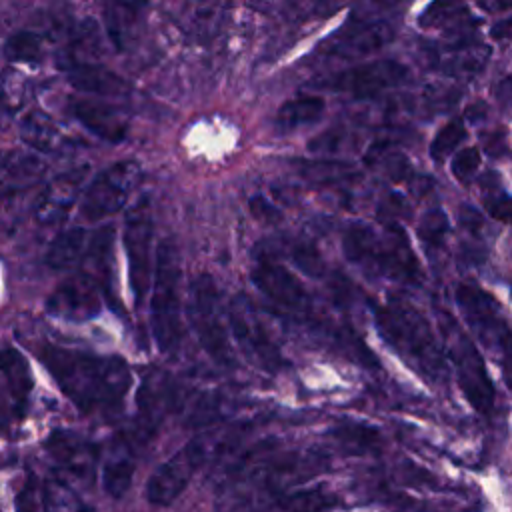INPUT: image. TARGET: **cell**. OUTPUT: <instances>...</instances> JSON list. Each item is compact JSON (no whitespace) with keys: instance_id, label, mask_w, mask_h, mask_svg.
Segmentation results:
<instances>
[{"instance_id":"1","label":"cell","mask_w":512,"mask_h":512,"mask_svg":"<svg viewBox=\"0 0 512 512\" xmlns=\"http://www.w3.org/2000/svg\"><path fill=\"white\" fill-rule=\"evenodd\" d=\"M326 466L318 454L256 446L230 466L228 480L220 490V512H258L270 500L282 496Z\"/></svg>"},{"instance_id":"2","label":"cell","mask_w":512,"mask_h":512,"mask_svg":"<svg viewBox=\"0 0 512 512\" xmlns=\"http://www.w3.org/2000/svg\"><path fill=\"white\" fill-rule=\"evenodd\" d=\"M40 360L64 396L82 412L120 404L132 386V372L120 356L104 358L46 346L40 352Z\"/></svg>"},{"instance_id":"3","label":"cell","mask_w":512,"mask_h":512,"mask_svg":"<svg viewBox=\"0 0 512 512\" xmlns=\"http://www.w3.org/2000/svg\"><path fill=\"white\" fill-rule=\"evenodd\" d=\"M372 316L380 338L428 380H444L448 368L426 318L406 302H384L372 306Z\"/></svg>"},{"instance_id":"4","label":"cell","mask_w":512,"mask_h":512,"mask_svg":"<svg viewBox=\"0 0 512 512\" xmlns=\"http://www.w3.org/2000/svg\"><path fill=\"white\" fill-rule=\"evenodd\" d=\"M342 250L350 262L376 274L404 282H420L422 278L410 240L396 224H386L382 232L366 224H352L344 232Z\"/></svg>"},{"instance_id":"5","label":"cell","mask_w":512,"mask_h":512,"mask_svg":"<svg viewBox=\"0 0 512 512\" xmlns=\"http://www.w3.org/2000/svg\"><path fill=\"white\" fill-rule=\"evenodd\" d=\"M180 256L172 240H162L150 286V324L152 334L162 352H172L180 342L182 300H180Z\"/></svg>"},{"instance_id":"6","label":"cell","mask_w":512,"mask_h":512,"mask_svg":"<svg viewBox=\"0 0 512 512\" xmlns=\"http://www.w3.org/2000/svg\"><path fill=\"white\" fill-rule=\"evenodd\" d=\"M438 324L462 394L476 412L490 414L496 402V388L476 344L462 332L450 312L438 310Z\"/></svg>"},{"instance_id":"7","label":"cell","mask_w":512,"mask_h":512,"mask_svg":"<svg viewBox=\"0 0 512 512\" xmlns=\"http://www.w3.org/2000/svg\"><path fill=\"white\" fill-rule=\"evenodd\" d=\"M454 298L478 340L498 354L506 374H512V328L498 300L474 284H458Z\"/></svg>"},{"instance_id":"8","label":"cell","mask_w":512,"mask_h":512,"mask_svg":"<svg viewBox=\"0 0 512 512\" xmlns=\"http://www.w3.org/2000/svg\"><path fill=\"white\" fill-rule=\"evenodd\" d=\"M188 318L202 348L222 366L234 364L230 334L226 330L218 286L210 274H200L188 290Z\"/></svg>"},{"instance_id":"9","label":"cell","mask_w":512,"mask_h":512,"mask_svg":"<svg viewBox=\"0 0 512 512\" xmlns=\"http://www.w3.org/2000/svg\"><path fill=\"white\" fill-rule=\"evenodd\" d=\"M138 180L140 168L132 160L108 166L84 190L80 200V214L86 220H102L122 210L138 186Z\"/></svg>"},{"instance_id":"10","label":"cell","mask_w":512,"mask_h":512,"mask_svg":"<svg viewBox=\"0 0 512 512\" xmlns=\"http://www.w3.org/2000/svg\"><path fill=\"white\" fill-rule=\"evenodd\" d=\"M152 216L146 202H140L134 206L124 220V248H126V260H128V280L134 294L136 306L144 302V298L150 292L152 286Z\"/></svg>"},{"instance_id":"11","label":"cell","mask_w":512,"mask_h":512,"mask_svg":"<svg viewBox=\"0 0 512 512\" xmlns=\"http://www.w3.org/2000/svg\"><path fill=\"white\" fill-rule=\"evenodd\" d=\"M206 462V456L192 438L186 446H182L174 456H170L166 462H162L146 484V496L150 504L154 506H170L188 486L194 472L202 468Z\"/></svg>"},{"instance_id":"12","label":"cell","mask_w":512,"mask_h":512,"mask_svg":"<svg viewBox=\"0 0 512 512\" xmlns=\"http://www.w3.org/2000/svg\"><path fill=\"white\" fill-rule=\"evenodd\" d=\"M228 324L232 328L234 340L248 358H252L266 370H278L282 366L280 350L270 340L252 302L246 300L242 294H238L230 302Z\"/></svg>"},{"instance_id":"13","label":"cell","mask_w":512,"mask_h":512,"mask_svg":"<svg viewBox=\"0 0 512 512\" xmlns=\"http://www.w3.org/2000/svg\"><path fill=\"white\" fill-rule=\"evenodd\" d=\"M406 76L408 68L402 62L376 60L336 72L326 82H322V86L332 92L350 94L354 98H370L398 86Z\"/></svg>"},{"instance_id":"14","label":"cell","mask_w":512,"mask_h":512,"mask_svg":"<svg viewBox=\"0 0 512 512\" xmlns=\"http://www.w3.org/2000/svg\"><path fill=\"white\" fill-rule=\"evenodd\" d=\"M252 282L254 286L266 294L276 304L288 308L294 314H310L312 304L310 296L300 284V280L282 264H276L272 260H260L252 268Z\"/></svg>"},{"instance_id":"15","label":"cell","mask_w":512,"mask_h":512,"mask_svg":"<svg viewBox=\"0 0 512 512\" xmlns=\"http://www.w3.org/2000/svg\"><path fill=\"white\" fill-rule=\"evenodd\" d=\"M46 308L52 316L66 320H88L98 316L102 298L96 280L84 272L68 278L50 294Z\"/></svg>"},{"instance_id":"16","label":"cell","mask_w":512,"mask_h":512,"mask_svg":"<svg viewBox=\"0 0 512 512\" xmlns=\"http://www.w3.org/2000/svg\"><path fill=\"white\" fill-rule=\"evenodd\" d=\"M70 108L74 118L102 140L120 142L128 132L126 114L108 102L94 98H76Z\"/></svg>"},{"instance_id":"17","label":"cell","mask_w":512,"mask_h":512,"mask_svg":"<svg viewBox=\"0 0 512 512\" xmlns=\"http://www.w3.org/2000/svg\"><path fill=\"white\" fill-rule=\"evenodd\" d=\"M46 448L64 470L80 478H88L94 474L98 462V448L92 442L82 440L70 432H54L46 440Z\"/></svg>"},{"instance_id":"18","label":"cell","mask_w":512,"mask_h":512,"mask_svg":"<svg viewBox=\"0 0 512 512\" xmlns=\"http://www.w3.org/2000/svg\"><path fill=\"white\" fill-rule=\"evenodd\" d=\"M136 472L134 448L124 438H114L104 452L102 462V486L112 498H120L128 492Z\"/></svg>"},{"instance_id":"19","label":"cell","mask_w":512,"mask_h":512,"mask_svg":"<svg viewBox=\"0 0 512 512\" xmlns=\"http://www.w3.org/2000/svg\"><path fill=\"white\" fill-rule=\"evenodd\" d=\"M82 178L84 172H68L50 182L36 204V218L42 224L60 222L78 198Z\"/></svg>"},{"instance_id":"20","label":"cell","mask_w":512,"mask_h":512,"mask_svg":"<svg viewBox=\"0 0 512 512\" xmlns=\"http://www.w3.org/2000/svg\"><path fill=\"white\" fill-rule=\"evenodd\" d=\"M392 38L394 30L386 22H370L338 34L330 52L340 58H358L386 46Z\"/></svg>"},{"instance_id":"21","label":"cell","mask_w":512,"mask_h":512,"mask_svg":"<svg viewBox=\"0 0 512 512\" xmlns=\"http://www.w3.org/2000/svg\"><path fill=\"white\" fill-rule=\"evenodd\" d=\"M138 418L136 432L140 438H148L154 434L158 422L162 420L166 408L172 402V394L166 380L146 378V382L138 390Z\"/></svg>"},{"instance_id":"22","label":"cell","mask_w":512,"mask_h":512,"mask_svg":"<svg viewBox=\"0 0 512 512\" xmlns=\"http://www.w3.org/2000/svg\"><path fill=\"white\" fill-rule=\"evenodd\" d=\"M68 82L84 94L120 96L128 92V84L124 82V78L116 76L106 68L86 62H78L68 70Z\"/></svg>"},{"instance_id":"23","label":"cell","mask_w":512,"mask_h":512,"mask_svg":"<svg viewBox=\"0 0 512 512\" xmlns=\"http://www.w3.org/2000/svg\"><path fill=\"white\" fill-rule=\"evenodd\" d=\"M102 10L110 40L116 48H124L140 20L142 0H102Z\"/></svg>"},{"instance_id":"24","label":"cell","mask_w":512,"mask_h":512,"mask_svg":"<svg viewBox=\"0 0 512 512\" xmlns=\"http://www.w3.org/2000/svg\"><path fill=\"white\" fill-rule=\"evenodd\" d=\"M90 238L84 228H68L60 232L46 250V264L52 270H70L88 252Z\"/></svg>"},{"instance_id":"25","label":"cell","mask_w":512,"mask_h":512,"mask_svg":"<svg viewBox=\"0 0 512 512\" xmlns=\"http://www.w3.org/2000/svg\"><path fill=\"white\" fill-rule=\"evenodd\" d=\"M0 372L16 404H24L32 390V372L26 358L12 346L0 348Z\"/></svg>"},{"instance_id":"26","label":"cell","mask_w":512,"mask_h":512,"mask_svg":"<svg viewBox=\"0 0 512 512\" xmlns=\"http://www.w3.org/2000/svg\"><path fill=\"white\" fill-rule=\"evenodd\" d=\"M324 114V100L320 96H296L284 102L278 110V124L282 128H298L314 124Z\"/></svg>"},{"instance_id":"27","label":"cell","mask_w":512,"mask_h":512,"mask_svg":"<svg viewBox=\"0 0 512 512\" xmlns=\"http://www.w3.org/2000/svg\"><path fill=\"white\" fill-rule=\"evenodd\" d=\"M42 512H90V508L66 482L50 478L42 486Z\"/></svg>"},{"instance_id":"28","label":"cell","mask_w":512,"mask_h":512,"mask_svg":"<svg viewBox=\"0 0 512 512\" xmlns=\"http://www.w3.org/2000/svg\"><path fill=\"white\" fill-rule=\"evenodd\" d=\"M466 140V128L460 120H450L446 122L436 136L430 142V156L436 162H444L446 156H450L458 144H462Z\"/></svg>"},{"instance_id":"29","label":"cell","mask_w":512,"mask_h":512,"mask_svg":"<svg viewBox=\"0 0 512 512\" xmlns=\"http://www.w3.org/2000/svg\"><path fill=\"white\" fill-rule=\"evenodd\" d=\"M6 56L14 62H40L44 56L42 40L34 32H18L6 40Z\"/></svg>"},{"instance_id":"30","label":"cell","mask_w":512,"mask_h":512,"mask_svg":"<svg viewBox=\"0 0 512 512\" xmlns=\"http://www.w3.org/2000/svg\"><path fill=\"white\" fill-rule=\"evenodd\" d=\"M448 234V218L442 210H430L418 224V236L426 246H440Z\"/></svg>"},{"instance_id":"31","label":"cell","mask_w":512,"mask_h":512,"mask_svg":"<svg viewBox=\"0 0 512 512\" xmlns=\"http://www.w3.org/2000/svg\"><path fill=\"white\" fill-rule=\"evenodd\" d=\"M334 436L342 444H346L350 448H358V450H372V448H376V442H378L376 430L370 426H360V424L340 426L334 430Z\"/></svg>"},{"instance_id":"32","label":"cell","mask_w":512,"mask_h":512,"mask_svg":"<svg viewBox=\"0 0 512 512\" xmlns=\"http://www.w3.org/2000/svg\"><path fill=\"white\" fill-rule=\"evenodd\" d=\"M330 498L320 490L310 492H298L294 496H288L282 502L284 512H322L330 506Z\"/></svg>"},{"instance_id":"33","label":"cell","mask_w":512,"mask_h":512,"mask_svg":"<svg viewBox=\"0 0 512 512\" xmlns=\"http://www.w3.org/2000/svg\"><path fill=\"white\" fill-rule=\"evenodd\" d=\"M480 168V150L474 146L462 148L452 156L450 170L460 182H468Z\"/></svg>"},{"instance_id":"34","label":"cell","mask_w":512,"mask_h":512,"mask_svg":"<svg viewBox=\"0 0 512 512\" xmlns=\"http://www.w3.org/2000/svg\"><path fill=\"white\" fill-rule=\"evenodd\" d=\"M42 510V488L30 478L16 496V512H40Z\"/></svg>"},{"instance_id":"35","label":"cell","mask_w":512,"mask_h":512,"mask_svg":"<svg viewBox=\"0 0 512 512\" xmlns=\"http://www.w3.org/2000/svg\"><path fill=\"white\" fill-rule=\"evenodd\" d=\"M484 208L492 218L502 222H512V196L504 192L492 194L484 200Z\"/></svg>"},{"instance_id":"36","label":"cell","mask_w":512,"mask_h":512,"mask_svg":"<svg viewBox=\"0 0 512 512\" xmlns=\"http://www.w3.org/2000/svg\"><path fill=\"white\" fill-rule=\"evenodd\" d=\"M192 2V16L196 22H206L212 20L214 14L222 10L224 0H190Z\"/></svg>"}]
</instances>
